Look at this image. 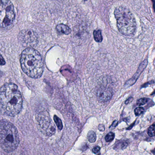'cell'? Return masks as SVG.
Returning <instances> with one entry per match:
<instances>
[{"label":"cell","mask_w":155,"mask_h":155,"mask_svg":"<svg viewBox=\"0 0 155 155\" xmlns=\"http://www.w3.org/2000/svg\"><path fill=\"white\" fill-rule=\"evenodd\" d=\"M22 103L21 94L15 84L7 83L0 88V110L2 114L16 115L21 110Z\"/></svg>","instance_id":"obj_1"},{"label":"cell","mask_w":155,"mask_h":155,"mask_svg":"<svg viewBox=\"0 0 155 155\" xmlns=\"http://www.w3.org/2000/svg\"><path fill=\"white\" fill-rule=\"evenodd\" d=\"M21 67L25 73L32 78H39L42 75L44 63L39 52L31 48L23 51L20 59Z\"/></svg>","instance_id":"obj_2"},{"label":"cell","mask_w":155,"mask_h":155,"mask_svg":"<svg viewBox=\"0 0 155 155\" xmlns=\"http://www.w3.org/2000/svg\"><path fill=\"white\" fill-rule=\"evenodd\" d=\"M19 134L17 129L10 122L0 121V147L7 153L15 151L19 145Z\"/></svg>","instance_id":"obj_3"},{"label":"cell","mask_w":155,"mask_h":155,"mask_svg":"<svg viewBox=\"0 0 155 155\" xmlns=\"http://www.w3.org/2000/svg\"><path fill=\"white\" fill-rule=\"evenodd\" d=\"M114 14L119 32L125 35L134 34L136 30L137 24L131 11L125 6H120L116 8Z\"/></svg>","instance_id":"obj_4"},{"label":"cell","mask_w":155,"mask_h":155,"mask_svg":"<svg viewBox=\"0 0 155 155\" xmlns=\"http://www.w3.org/2000/svg\"><path fill=\"white\" fill-rule=\"evenodd\" d=\"M15 19L14 8L10 0H0V28L11 26Z\"/></svg>","instance_id":"obj_5"},{"label":"cell","mask_w":155,"mask_h":155,"mask_svg":"<svg viewBox=\"0 0 155 155\" xmlns=\"http://www.w3.org/2000/svg\"><path fill=\"white\" fill-rule=\"evenodd\" d=\"M36 120L39 128L45 135L51 136L55 134V126L47 113L42 112L39 113L36 116Z\"/></svg>","instance_id":"obj_6"},{"label":"cell","mask_w":155,"mask_h":155,"mask_svg":"<svg viewBox=\"0 0 155 155\" xmlns=\"http://www.w3.org/2000/svg\"><path fill=\"white\" fill-rule=\"evenodd\" d=\"M18 40L23 46L28 48L34 47L38 44V36L31 30H24L18 35Z\"/></svg>","instance_id":"obj_7"},{"label":"cell","mask_w":155,"mask_h":155,"mask_svg":"<svg viewBox=\"0 0 155 155\" xmlns=\"http://www.w3.org/2000/svg\"><path fill=\"white\" fill-rule=\"evenodd\" d=\"M113 96L112 89L108 86H101L97 91V97L100 102H106L110 100Z\"/></svg>","instance_id":"obj_8"},{"label":"cell","mask_w":155,"mask_h":155,"mask_svg":"<svg viewBox=\"0 0 155 155\" xmlns=\"http://www.w3.org/2000/svg\"><path fill=\"white\" fill-rule=\"evenodd\" d=\"M148 64V61L147 60L143 61L138 67V69L132 78L129 79L125 84L124 87L126 88L131 86L136 82L137 80L139 78L144 70H145Z\"/></svg>","instance_id":"obj_9"},{"label":"cell","mask_w":155,"mask_h":155,"mask_svg":"<svg viewBox=\"0 0 155 155\" xmlns=\"http://www.w3.org/2000/svg\"><path fill=\"white\" fill-rule=\"evenodd\" d=\"M56 29L57 31L59 32L60 33L64 35L70 34L71 32V30L70 29V27L63 24H60L56 25Z\"/></svg>","instance_id":"obj_10"},{"label":"cell","mask_w":155,"mask_h":155,"mask_svg":"<svg viewBox=\"0 0 155 155\" xmlns=\"http://www.w3.org/2000/svg\"><path fill=\"white\" fill-rule=\"evenodd\" d=\"M94 36L95 41L97 42H101L103 41L102 33L100 30L94 31Z\"/></svg>","instance_id":"obj_11"},{"label":"cell","mask_w":155,"mask_h":155,"mask_svg":"<svg viewBox=\"0 0 155 155\" xmlns=\"http://www.w3.org/2000/svg\"><path fill=\"white\" fill-rule=\"evenodd\" d=\"M87 138L90 143H94L96 140V135L94 131H90L87 134Z\"/></svg>","instance_id":"obj_12"},{"label":"cell","mask_w":155,"mask_h":155,"mask_svg":"<svg viewBox=\"0 0 155 155\" xmlns=\"http://www.w3.org/2000/svg\"><path fill=\"white\" fill-rule=\"evenodd\" d=\"M54 120L58 129L60 130H61L63 127V126L62 122L61 119L59 117H58L57 116L54 115Z\"/></svg>","instance_id":"obj_13"},{"label":"cell","mask_w":155,"mask_h":155,"mask_svg":"<svg viewBox=\"0 0 155 155\" xmlns=\"http://www.w3.org/2000/svg\"><path fill=\"white\" fill-rule=\"evenodd\" d=\"M128 146V143L127 142H119L114 147V149L117 148V149H125Z\"/></svg>","instance_id":"obj_14"},{"label":"cell","mask_w":155,"mask_h":155,"mask_svg":"<svg viewBox=\"0 0 155 155\" xmlns=\"http://www.w3.org/2000/svg\"><path fill=\"white\" fill-rule=\"evenodd\" d=\"M115 137V134L112 132L108 133L105 137V140L107 142H112Z\"/></svg>","instance_id":"obj_15"},{"label":"cell","mask_w":155,"mask_h":155,"mask_svg":"<svg viewBox=\"0 0 155 155\" xmlns=\"http://www.w3.org/2000/svg\"><path fill=\"white\" fill-rule=\"evenodd\" d=\"M148 134L149 136L152 137L155 136V125H152L148 128Z\"/></svg>","instance_id":"obj_16"},{"label":"cell","mask_w":155,"mask_h":155,"mask_svg":"<svg viewBox=\"0 0 155 155\" xmlns=\"http://www.w3.org/2000/svg\"><path fill=\"white\" fill-rule=\"evenodd\" d=\"M144 109L143 107H137L134 110L135 114L137 116H138L144 113Z\"/></svg>","instance_id":"obj_17"},{"label":"cell","mask_w":155,"mask_h":155,"mask_svg":"<svg viewBox=\"0 0 155 155\" xmlns=\"http://www.w3.org/2000/svg\"><path fill=\"white\" fill-rule=\"evenodd\" d=\"M149 99L147 98H142L137 101V105L138 106L143 105L148 102Z\"/></svg>","instance_id":"obj_18"},{"label":"cell","mask_w":155,"mask_h":155,"mask_svg":"<svg viewBox=\"0 0 155 155\" xmlns=\"http://www.w3.org/2000/svg\"><path fill=\"white\" fill-rule=\"evenodd\" d=\"M100 150V147L98 146L95 147H94L93 150H92V151H93V153H94L96 154L97 153H98Z\"/></svg>","instance_id":"obj_19"},{"label":"cell","mask_w":155,"mask_h":155,"mask_svg":"<svg viewBox=\"0 0 155 155\" xmlns=\"http://www.w3.org/2000/svg\"><path fill=\"white\" fill-rule=\"evenodd\" d=\"M5 61L4 59L3 58L2 55L0 54V65H5Z\"/></svg>","instance_id":"obj_20"},{"label":"cell","mask_w":155,"mask_h":155,"mask_svg":"<svg viewBox=\"0 0 155 155\" xmlns=\"http://www.w3.org/2000/svg\"><path fill=\"white\" fill-rule=\"evenodd\" d=\"M98 129L101 132H103L105 130L104 126L103 124L99 125V126H98Z\"/></svg>","instance_id":"obj_21"},{"label":"cell","mask_w":155,"mask_h":155,"mask_svg":"<svg viewBox=\"0 0 155 155\" xmlns=\"http://www.w3.org/2000/svg\"><path fill=\"white\" fill-rule=\"evenodd\" d=\"M133 100H134V98H133V97H129L128 99H127V100L125 101L126 104H130L131 102H133Z\"/></svg>","instance_id":"obj_22"},{"label":"cell","mask_w":155,"mask_h":155,"mask_svg":"<svg viewBox=\"0 0 155 155\" xmlns=\"http://www.w3.org/2000/svg\"><path fill=\"white\" fill-rule=\"evenodd\" d=\"M87 148H88V147H87L86 144H84V145L82 146V150H83V151H85V150H87Z\"/></svg>","instance_id":"obj_23"},{"label":"cell","mask_w":155,"mask_h":155,"mask_svg":"<svg viewBox=\"0 0 155 155\" xmlns=\"http://www.w3.org/2000/svg\"><path fill=\"white\" fill-rule=\"evenodd\" d=\"M135 122L136 121L134 122V123L133 124H131V125H130V126L128 127V128H127V130H130V129H132V128H133V127H134V125L135 124Z\"/></svg>","instance_id":"obj_24"},{"label":"cell","mask_w":155,"mask_h":155,"mask_svg":"<svg viewBox=\"0 0 155 155\" xmlns=\"http://www.w3.org/2000/svg\"><path fill=\"white\" fill-rule=\"evenodd\" d=\"M117 121H115L113 123V124L111 126V127H116V126L117 125Z\"/></svg>","instance_id":"obj_25"},{"label":"cell","mask_w":155,"mask_h":155,"mask_svg":"<svg viewBox=\"0 0 155 155\" xmlns=\"http://www.w3.org/2000/svg\"><path fill=\"white\" fill-rule=\"evenodd\" d=\"M153 3V7L154 11L155 12V0H152Z\"/></svg>","instance_id":"obj_26"},{"label":"cell","mask_w":155,"mask_h":155,"mask_svg":"<svg viewBox=\"0 0 155 155\" xmlns=\"http://www.w3.org/2000/svg\"><path fill=\"white\" fill-rule=\"evenodd\" d=\"M151 152H152V153L154 155H155V147L154 149H153V150H152V151H151Z\"/></svg>","instance_id":"obj_27"},{"label":"cell","mask_w":155,"mask_h":155,"mask_svg":"<svg viewBox=\"0 0 155 155\" xmlns=\"http://www.w3.org/2000/svg\"><path fill=\"white\" fill-rule=\"evenodd\" d=\"M84 1H87V0H84Z\"/></svg>","instance_id":"obj_28"},{"label":"cell","mask_w":155,"mask_h":155,"mask_svg":"<svg viewBox=\"0 0 155 155\" xmlns=\"http://www.w3.org/2000/svg\"><path fill=\"white\" fill-rule=\"evenodd\" d=\"M100 155V154H98V155Z\"/></svg>","instance_id":"obj_29"}]
</instances>
